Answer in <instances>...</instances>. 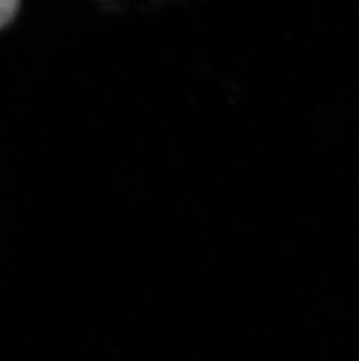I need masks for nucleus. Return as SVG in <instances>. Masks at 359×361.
Here are the masks:
<instances>
[{"label": "nucleus", "instance_id": "obj_1", "mask_svg": "<svg viewBox=\"0 0 359 361\" xmlns=\"http://www.w3.org/2000/svg\"><path fill=\"white\" fill-rule=\"evenodd\" d=\"M19 6L20 1L18 0H0V28L13 19Z\"/></svg>", "mask_w": 359, "mask_h": 361}]
</instances>
